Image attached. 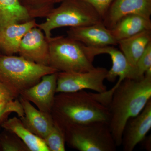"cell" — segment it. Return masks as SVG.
<instances>
[{
    "label": "cell",
    "mask_w": 151,
    "mask_h": 151,
    "mask_svg": "<svg viewBox=\"0 0 151 151\" xmlns=\"http://www.w3.org/2000/svg\"><path fill=\"white\" fill-rule=\"evenodd\" d=\"M136 14L151 19V0H115L103 20L111 29L123 17Z\"/></svg>",
    "instance_id": "cell-13"
},
{
    "label": "cell",
    "mask_w": 151,
    "mask_h": 151,
    "mask_svg": "<svg viewBox=\"0 0 151 151\" xmlns=\"http://www.w3.org/2000/svg\"><path fill=\"white\" fill-rule=\"evenodd\" d=\"M49 47V66L58 72H86L94 69L85 45L78 41L63 36L47 40Z\"/></svg>",
    "instance_id": "cell-5"
},
{
    "label": "cell",
    "mask_w": 151,
    "mask_h": 151,
    "mask_svg": "<svg viewBox=\"0 0 151 151\" xmlns=\"http://www.w3.org/2000/svg\"><path fill=\"white\" fill-rule=\"evenodd\" d=\"M108 70L103 67H95L86 72H58L56 93H69L84 90H93L101 93L107 91L104 84Z\"/></svg>",
    "instance_id": "cell-7"
},
{
    "label": "cell",
    "mask_w": 151,
    "mask_h": 151,
    "mask_svg": "<svg viewBox=\"0 0 151 151\" xmlns=\"http://www.w3.org/2000/svg\"><path fill=\"white\" fill-rule=\"evenodd\" d=\"M55 3H61L64 0H53Z\"/></svg>",
    "instance_id": "cell-27"
},
{
    "label": "cell",
    "mask_w": 151,
    "mask_h": 151,
    "mask_svg": "<svg viewBox=\"0 0 151 151\" xmlns=\"http://www.w3.org/2000/svg\"><path fill=\"white\" fill-rule=\"evenodd\" d=\"M44 140L50 151L65 150V134L55 123Z\"/></svg>",
    "instance_id": "cell-21"
},
{
    "label": "cell",
    "mask_w": 151,
    "mask_h": 151,
    "mask_svg": "<svg viewBox=\"0 0 151 151\" xmlns=\"http://www.w3.org/2000/svg\"><path fill=\"white\" fill-rule=\"evenodd\" d=\"M31 19L19 0H0V30L8 25Z\"/></svg>",
    "instance_id": "cell-19"
},
{
    "label": "cell",
    "mask_w": 151,
    "mask_h": 151,
    "mask_svg": "<svg viewBox=\"0 0 151 151\" xmlns=\"http://www.w3.org/2000/svg\"><path fill=\"white\" fill-rule=\"evenodd\" d=\"M67 36L90 47H101L118 45L111 29L103 22L80 27H70Z\"/></svg>",
    "instance_id": "cell-10"
},
{
    "label": "cell",
    "mask_w": 151,
    "mask_h": 151,
    "mask_svg": "<svg viewBox=\"0 0 151 151\" xmlns=\"http://www.w3.org/2000/svg\"><path fill=\"white\" fill-rule=\"evenodd\" d=\"M53 8L46 17L45 21L37 24L47 40L53 29L68 27H80L103 22L97 11L89 3L82 0H64Z\"/></svg>",
    "instance_id": "cell-4"
},
{
    "label": "cell",
    "mask_w": 151,
    "mask_h": 151,
    "mask_svg": "<svg viewBox=\"0 0 151 151\" xmlns=\"http://www.w3.org/2000/svg\"><path fill=\"white\" fill-rule=\"evenodd\" d=\"M18 53L30 61L49 66L48 40L43 32L37 26L26 34L22 39Z\"/></svg>",
    "instance_id": "cell-8"
},
{
    "label": "cell",
    "mask_w": 151,
    "mask_h": 151,
    "mask_svg": "<svg viewBox=\"0 0 151 151\" xmlns=\"http://www.w3.org/2000/svg\"><path fill=\"white\" fill-rule=\"evenodd\" d=\"M3 128L19 138L30 151H50L43 139L31 132L17 117L10 118L3 123Z\"/></svg>",
    "instance_id": "cell-18"
},
{
    "label": "cell",
    "mask_w": 151,
    "mask_h": 151,
    "mask_svg": "<svg viewBox=\"0 0 151 151\" xmlns=\"http://www.w3.org/2000/svg\"><path fill=\"white\" fill-rule=\"evenodd\" d=\"M151 29V19L136 14H130L120 19L111 30L118 42Z\"/></svg>",
    "instance_id": "cell-16"
},
{
    "label": "cell",
    "mask_w": 151,
    "mask_h": 151,
    "mask_svg": "<svg viewBox=\"0 0 151 151\" xmlns=\"http://www.w3.org/2000/svg\"><path fill=\"white\" fill-rule=\"evenodd\" d=\"M150 68H151V42L147 47L134 68L132 79H139L142 78Z\"/></svg>",
    "instance_id": "cell-22"
},
{
    "label": "cell",
    "mask_w": 151,
    "mask_h": 151,
    "mask_svg": "<svg viewBox=\"0 0 151 151\" xmlns=\"http://www.w3.org/2000/svg\"><path fill=\"white\" fill-rule=\"evenodd\" d=\"M17 99L12 92L0 81V105Z\"/></svg>",
    "instance_id": "cell-26"
},
{
    "label": "cell",
    "mask_w": 151,
    "mask_h": 151,
    "mask_svg": "<svg viewBox=\"0 0 151 151\" xmlns=\"http://www.w3.org/2000/svg\"><path fill=\"white\" fill-rule=\"evenodd\" d=\"M19 100L24 111V116L20 118L21 121L31 132L44 139L54 125L51 113L37 109L21 96H19Z\"/></svg>",
    "instance_id": "cell-14"
},
{
    "label": "cell",
    "mask_w": 151,
    "mask_h": 151,
    "mask_svg": "<svg viewBox=\"0 0 151 151\" xmlns=\"http://www.w3.org/2000/svg\"><path fill=\"white\" fill-rule=\"evenodd\" d=\"M14 113L20 118L24 116V111L19 99L0 105V120L5 115Z\"/></svg>",
    "instance_id": "cell-24"
},
{
    "label": "cell",
    "mask_w": 151,
    "mask_h": 151,
    "mask_svg": "<svg viewBox=\"0 0 151 151\" xmlns=\"http://www.w3.org/2000/svg\"><path fill=\"white\" fill-rule=\"evenodd\" d=\"M65 141L80 151H115L117 146L109 124L94 122L68 127L63 130Z\"/></svg>",
    "instance_id": "cell-6"
},
{
    "label": "cell",
    "mask_w": 151,
    "mask_h": 151,
    "mask_svg": "<svg viewBox=\"0 0 151 151\" xmlns=\"http://www.w3.org/2000/svg\"><path fill=\"white\" fill-rule=\"evenodd\" d=\"M32 19L46 17L54 8L53 0H19Z\"/></svg>",
    "instance_id": "cell-20"
},
{
    "label": "cell",
    "mask_w": 151,
    "mask_h": 151,
    "mask_svg": "<svg viewBox=\"0 0 151 151\" xmlns=\"http://www.w3.org/2000/svg\"><path fill=\"white\" fill-rule=\"evenodd\" d=\"M150 42L151 29L119 40L118 45L130 65L134 68L138 60Z\"/></svg>",
    "instance_id": "cell-17"
},
{
    "label": "cell",
    "mask_w": 151,
    "mask_h": 151,
    "mask_svg": "<svg viewBox=\"0 0 151 151\" xmlns=\"http://www.w3.org/2000/svg\"><path fill=\"white\" fill-rule=\"evenodd\" d=\"M1 145L4 151H29L22 141L14 134L13 136H6L2 139Z\"/></svg>",
    "instance_id": "cell-23"
},
{
    "label": "cell",
    "mask_w": 151,
    "mask_h": 151,
    "mask_svg": "<svg viewBox=\"0 0 151 151\" xmlns=\"http://www.w3.org/2000/svg\"><path fill=\"white\" fill-rule=\"evenodd\" d=\"M57 72L50 66L38 64L20 55H0V81L17 98L44 76Z\"/></svg>",
    "instance_id": "cell-3"
},
{
    "label": "cell",
    "mask_w": 151,
    "mask_h": 151,
    "mask_svg": "<svg viewBox=\"0 0 151 151\" xmlns=\"http://www.w3.org/2000/svg\"><path fill=\"white\" fill-rule=\"evenodd\" d=\"M110 113L109 127L117 147L122 145L124 129L129 119L142 112L151 100V68L139 79L125 78L103 93Z\"/></svg>",
    "instance_id": "cell-1"
},
{
    "label": "cell",
    "mask_w": 151,
    "mask_h": 151,
    "mask_svg": "<svg viewBox=\"0 0 151 151\" xmlns=\"http://www.w3.org/2000/svg\"><path fill=\"white\" fill-rule=\"evenodd\" d=\"M58 72L44 76L39 82L24 90L20 96L33 103L40 111L51 113L56 93Z\"/></svg>",
    "instance_id": "cell-9"
},
{
    "label": "cell",
    "mask_w": 151,
    "mask_h": 151,
    "mask_svg": "<svg viewBox=\"0 0 151 151\" xmlns=\"http://www.w3.org/2000/svg\"><path fill=\"white\" fill-rule=\"evenodd\" d=\"M51 114L55 123L63 131L92 122L109 124L111 117L108 107L96 100L91 92L84 90L55 95Z\"/></svg>",
    "instance_id": "cell-2"
},
{
    "label": "cell",
    "mask_w": 151,
    "mask_h": 151,
    "mask_svg": "<svg viewBox=\"0 0 151 151\" xmlns=\"http://www.w3.org/2000/svg\"><path fill=\"white\" fill-rule=\"evenodd\" d=\"M85 50L90 59L93 61L97 55L107 54L111 57L112 67L108 70L106 79L111 82L116 81L117 77L122 81L125 78H133L134 68L128 62L122 51L112 45L101 47H90L85 46Z\"/></svg>",
    "instance_id": "cell-12"
},
{
    "label": "cell",
    "mask_w": 151,
    "mask_h": 151,
    "mask_svg": "<svg viewBox=\"0 0 151 151\" xmlns=\"http://www.w3.org/2000/svg\"><path fill=\"white\" fill-rule=\"evenodd\" d=\"M35 19L21 23L8 25L0 30V49L6 55L18 52L24 36L33 28L37 26Z\"/></svg>",
    "instance_id": "cell-15"
},
{
    "label": "cell",
    "mask_w": 151,
    "mask_h": 151,
    "mask_svg": "<svg viewBox=\"0 0 151 151\" xmlns=\"http://www.w3.org/2000/svg\"><path fill=\"white\" fill-rule=\"evenodd\" d=\"M151 128V100L139 115L127 122L122 136L121 145L125 151H132L145 139Z\"/></svg>",
    "instance_id": "cell-11"
},
{
    "label": "cell",
    "mask_w": 151,
    "mask_h": 151,
    "mask_svg": "<svg viewBox=\"0 0 151 151\" xmlns=\"http://www.w3.org/2000/svg\"><path fill=\"white\" fill-rule=\"evenodd\" d=\"M89 3L100 14L102 19L104 18L108 10L115 0H82Z\"/></svg>",
    "instance_id": "cell-25"
}]
</instances>
